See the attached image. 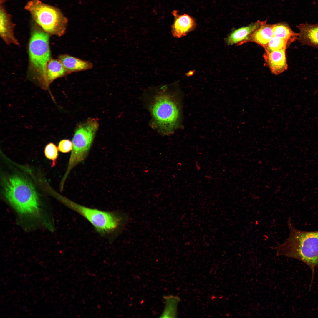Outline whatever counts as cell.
<instances>
[{
	"instance_id": "cell-16",
	"label": "cell",
	"mask_w": 318,
	"mask_h": 318,
	"mask_svg": "<svg viewBox=\"0 0 318 318\" xmlns=\"http://www.w3.org/2000/svg\"><path fill=\"white\" fill-rule=\"evenodd\" d=\"M273 36L287 41L290 44L297 39L299 33L294 32L290 27L285 24L272 25Z\"/></svg>"
},
{
	"instance_id": "cell-12",
	"label": "cell",
	"mask_w": 318,
	"mask_h": 318,
	"mask_svg": "<svg viewBox=\"0 0 318 318\" xmlns=\"http://www.w3.org/2000/svg\"><path fill=\"white\" fill-rule=\"evenodd\" d=\"M58 59L70 73L87 70L92 68L93 66L92 64L89 62L67 54L59 55Z\"/></svg>"
},
{
	"instance_id": "cell-3",
	"label": "cell",
	"mask_w": 318,
	"mask_h": 318,
	"mask_svg": "<svg viewBox=\"0 0 318 318\" xmlns=\"http://www.w3.org/2000/svg\"><path fill=\"white\" fill-rule=\"evenodd\" d=\"M2 186L5 197L19 213L32 215L38 213V195L28 180L18 175H10L3 178Z\"/></svg>"
},
{
	"instance_id": "cell-8",
	"label": "cell",
	"mask_w": 318,
	"mask_h": 318,
	"mask_svg": "<svg viewBox=\"0 0 318 318\" xmlns=\"http://www.w3.org/2000/svg\"><path fill=\"white\" fill-rule=\"evenodd\" d=\"M4 1H0V35L7 44L18 45L19 42L14 35L15 24L12 21L11 16L5 9Z\"/></svg>"
},
{
	"instance_id": "cell-9",
	"label": "cell",
	"mask_w": 318,
	"mask_h": 318,
	"mask_svg": "<svg viewBox=\"0 0 318 318\" xmlns=\"http://www.w3.org/2000/svg\"><path fill=\"white\" fill-rule=\"evenodd\" d=\"M174 20L171 26V32L175 37H183L193 30L196 27L195 20L186 14L178 15L176 10L172 12Z\"/></svg>"
},
{
	"instance_id": "cell-1",
	"label": "cell",
	"mask_w": 318,
	"mask_h": 318,
	"mask_svg": "<svg viewBox=\"0 0 318 318\" xmlns=\"http://www.w3.org/2000/svg\"><path fill=\"white\" fill-rule=\"evenodd\" d=\"M145 95V105L151 117V126L162 135L172 134L179 127L180 121L177 94L164 86Z\"/></svg>"
},
{
	"instance_id": "cell-14",
	"label": "cell",
	"mask_w": 318,
	"mask_h": 318,
	"mask_svg": "<svg viewBox=\"0 0 318 318\" xmlns=\"http://www.w3.org/2000/svg\"><path fill=\"white\" fill-rule=\"evenodd\" d=\"M273 36L272 25H266L264 22L250 35L246 42H253L265 48Z\"/></svg>"
},
{
	"instance_id": "cell-10",
	"label": "cell",
	"mask_w": 318,
	"mask_h": 318,
	"mask_svg": "<svg viewBox=\"0 0 318 318\" xmlns=\"http://www.w3.org/2000/svg\"><path fill=\"white\" fill-rule=\"evenodd\" d=\"M285 49L265 52L264 58L271 72L275 74L283 72L287 68Z\"/></svg>"
},
{
	"instance_id": "cell-4",
	"label": "cell",
	"mask_w": 318,
	"mask_h": 318,
	"mask_svg": "<svg viewBox=\"0 0 318 318\" xmlns=\"http://www.w3.org/2000/svg\"><path fill=\"white\" fill-rule=\"evenodd\" d=\"M61 200L69 208L87 219L103 236H117L123 231L129 220L128 215L125 212L91 208L65 198H62Z\"/></svg>"
},
{
	"instance_id": "cell-7",
	"label": "cell",
	"mask_w": 318,
	"mask_h": 318,
	"mask_svg": "<svg viewBox=\"0 0 318 318\" xmlns=\"http://www.w3.org/2000/svg\"><path fill=\"white\" fill-rule=\"evenodd\" d=\"M98 127L97 120L92 118L77 129L72 140L73 147L65 173L66 175H68L72 169L87 157Z\"/></svg>"
},
{
	"instance_id": "cell-2",
	"label": "cell",
	"mask_w": 318,
	"mask_h": 318,
	"mask_svg": "<svg viewBox=\"0 0 318 318\" xmlns=\"http://www.w3.org/2000/svg\"><path fill=\"white\" fill-rule=\"evenodd\" d=\"M289 237L282 244L274 248L278 256L299 260L307 265L312 271V284L315 269L318 267V231H303L296 229L289 218L287 221Z\"/></svg>"
},
{
	"instance_id": "cell-13",
	"label": "cell",
	"mask_w": 318,
	"mask_h": 318,
	"mask_svg": "<svg viewBox=\"0 0 318 318\" xmlns=\"http://www.w3.org/2000/svg\"><path fill=\"white\" fill-rule=\"evenodd\" d=\"M264 22H257L248 26H244L233 31L226 39L228 45L246 42L250 35Z\"/></svg>"
},
{
	"instance_id": "cell-6",
	"label": "cell",
	"mask_w": 318,
	"mask_h": 318,
	"mask_svg": "<svg viewBox=\"0 0 318 318\" xmlns=\"http://www.w3.org/2000/svg\"><path fill=\"white\" fill-rule=\"evenodd\" d=\"M24 8L35 23L49 35L60 37L65 33L68 20L58 8L40 0H30Z\"/></svg>"
},
{
	"instance_id": "cell-15",
	"label": "cell",
	"mask_w": 318,
	"mask_h": 318,
	"mask_svg": "<svg viewBox=\"0 0 318 318\" xmlns=\"http://www.w3.org/2000/svg\"><path fill=\"white\" fill-rule=\"evenodd\" d=\"M47 73L48 81L49 85L55 80L70 73L65 69L58 59L52 58L48 63Z\"/></svg>"
},
{
	"instance_id": "cell-5",
	"label": "cell",
	"mask_w": 318,
	"mask_h": 318,
	"mask_svg": "<svg viewBox=\"0 0 318 318\" xmlns=\"http://www.w3.org/2000/svg\"><path fill=\"white\" fill-rule=\"evenodd\" d=\"M32 29L29 44V70L32 78L40 87L49 90L47 67L51 57L49 34L36 24Z\"/></svg>"
},
{
	"instance_id": "cell-19",
	"label": "cell",
	"mask_w": 318,
	"mask_h": 318,
	"mask_svg": "<svg viewBox=\"0 0 318 318\" xmlns=\"http://www.w3.org/2000/svg\"><path fill=\"white\" fill-rule=\"evenodd\" d=\"M58 147L52 142L47 144L45 147V156L47 159L52 161V167L56 165V160L58 155Z\"/></svg>"
},
{
	"instance_id": "cell-18",
	"label": "cell",
	"mask_w": 318,
	"mask_h": 318,
	"mask_svg": "<svg viewBox=\"0 0 318 318\" xmlns=\"http://www.w3.org/2000/svg\"><path fill=\"white\" fill-rule=\"evenodd\" d=\"M289 44L287 41L273 36L264 49L266 52L286 49L287 46Z\"/></svg>"
},
{
	"instance_id": "cell-11",
	"label": "cell",
	"mask_w": 318,
	"mask_h": 318,
	"mask_svg": "<svg viewBox=\"0 0 318 318\" xmlns=\"http://www.w3.org/2000/svg\"><path fill=\"white\" fill-rule=\"evenodd\" d=\"M297 26L299 31L297 40L304 45L318 49V24L306 23Z\"/></svg>"
},
{
	"instance_id": "cell-20",
	"label": "cell",
	"mask_w": 318,
	"mask_h": 318,
	"mask_svg": "<svg viewBox=\"0 0 318 318\" xmlns=\"http://www.w3.org/2000/svg\"><path fill=\"white\" fill-rule=\"evenodd\" d=\"M73 144L72 141L69 139H62L59 142L58 145L59 150L62 153L69 152L72 149Z\"/></svg>"
},
{
	"instance_id": "cell-17",
	"label": "cell",
	"mask_w": 318,
	"mask_h": 318,
	"mask_svg": "<svg viewBox=\"0 0 318 318\" xmlns=\"http://www.w3.org/2000/svg\"><path fill=\"white\" fill-rule=\"evenodd\" d=\"M179 299L173 295L164 297V307L160 317H174L176 315L177 307Z\"/></svg>"
}]
</instances>
